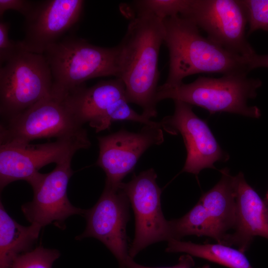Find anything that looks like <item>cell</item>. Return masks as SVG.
I'll return each mask as SVG.
<instances>
[{"instance_id": "6da1fadb", "label": "cell", "mask_w": 268, "mask_h": 268, "mask_svg": "<svg viewBox=\"0 0 268 268\" xmlns=\"http://www.w3.org/2000/svg\"><path fill=\"white\" fill-rule=\"evenodd\" d=\"M164 36L163 20L152 14H142L131 19L117 45V78L125 85L126 99L139 106L142 114L149 119L157 114L158 57Z\"/></svg>"}, {"instance_id": "7a4b0ae2", "label": "cell", "mask_w": 268, "mask_h": 268, "mask_svg": "<svg viewBox=\"0 0 268 268\" xmlns=\"http://www.w3.org/2000/svg\"><path fill=\"white\" fill-rule=\"evenodd\" d=\"M163 43L169 56L167 79L161 86L173 87L198 73H248V60L201 35L197 26L180 15L163 20Z\"/></svg>"}, {"instance_id": "3957f363", "label": "cell", "mask_w": 268, "mask_h": 268, "mask_svg": "<svg viewBox=\"0 0 268 268\" xmlns=\"http://www.w3.org/2000/svg\"><path fill=\"white\" fill-rule=\"evenodd\" d=\"M43 55L52 77V95L65 98L88 79L119 73L118 46L105 48L69 34L49 46Z\"/></svg>"}, {"instance_id": "277c9868", "label": "cell", "mask_w": 268, "mask_h": 268, "mask_svg": "<svg viewBox=\"0 0 268 268\" xmlns=\"http://www.w3.org/2000/svg\"><path fill=\"white\" fill-rule=\"evenodd\" d=\"M248 74L232 73L218 78L200 76L188 84L170 87L159 86L156 100L159 102L171 99L201 107L210 114L227 112L259 118L261 116L260 109L248 105L247 102L257 96L262 81L249 77Z\"/></svg>"}, {"instance_id": "5b68a950", "label": "cell", "mask_w": 268, "mask_h": 268, "mask_svg": "<svg viewBox=\"0 0 268 268\" xmlns=\"http://www.w3.org/2000/svg\"><path fill=\"white\" fill-rule=\"evenodd\" d=\"M52 77L43 54L22 50L1 66L0 114L2 121L19 115L51 96Z\"/></svg>"}, {"instance_id": "8992f818", "label": "cell", "mask_w": 268, "mask_h": 268, "mask_svg": "<svg viewBox=\"0 0 268 268\" xmlns=\"http://www.w3.org/2000/svg\"><path fill=\"white\" fill-rule=\"evenodd\" d=\"M85 132L64 99L52 95L19 115L2 121L0 145L27 144L37 139H59Z\"/></svg>"}, {"instance_id": "52a82bcc", "label": "cell", "mask_w": 268, "mask_h": 268, "mask_svg": "<svg viewBox=\"0 0 268 268\" xmlns=\"http://www.w3.org/2000/svg\"><path fill=\"white\" fill-rule=\"evenodd\" d=\"M179 15L231 53L247 59L256 53L247 39L248 18L241 0H189Z\"/></svg>"}, {"instance_id": "ba28073f", "label": "cell", "mask_w": 268, "mask_h": 268, "mask_svg": "<svg viewBox=\"0 0 268 268\" xmlns=\"http://www.w3.org/2000/svg\"><path fill=\"white\" fill-rule=\"evenodd\" d=\"M90 145L87 132L44 143L0 145V191L17 180L29 183L40 173L41 168L71 160L78 150Z\"/></svg>"}, {"instance_id": "9c48e42d", "label": "cell", "mask_w": 268, "mask_h": 268, "mask_svg": "<svg viewBox=\"0 0 268 268\" xmlns=\"http://www.w3.org/2000/svg\"><path fill=\"white\" fill-rule=\"evenodd\" d=\"M156 178V172L150 168L119 186L128 196L135 216L134 238L129 252L133 259L147 246L172 239L169 221L162 211L161 190Z\"/></svg>"}, {"instance_id": "30bf717a", "label": "cell", "mask_w": 268, "mask_h": 268, "mask_svg": "<svg viewBox=\"0 0 268 268\" xmlns=\"http://www.w3.org/2000/svg\"><path fill=\"white\" fill-rule=\"evenodd\" d=\"M129 199L120 188L105 185L95 204L85 209L86 221L84 232L75 237L96 238L110 250L119 263L118 268H126L130 257L126 227L129 220Z\"/></svg>"}, {"instance_id": "8fae6325", "label": "cell", "mask_w": 268, "mask_h": 268, "mask_svg": "<svg viewBox=\"0 0 268 268\" xmlns=\"http://www.w3.org/2000/svg\"><path fill=\"white\" fill-rule=\"evenodd\" d=\"M71 160L56 164L50 173H39L30 183L33 191L32 200L21 206L25 218L42 227L50 224L66 228V220L73 215H81L83 209L68 200L67 188L73 174Z\"/></svg>"}, {"instance_id": "7c38bea8", "label": "cell", "mask_w": 268, "mask_h": 268, "mask_svg": "<svg viewBox=\"0 0 268 268\" xmlns=\"http://www.w3.org/2000/svg\"><path fill=\"white\" fill-rule=\"evenodd\" d=\"M174 101L173 115L159 122L161 128L169 134L182 135L187 158L182 172L196 175L204 168H215L217 161H226L229 156L220 147L207 123L197 116L192 105Z\"/></svg>"}, {"instance_id": "4fadbf2b", "label": "cell", "mask_w": 268, "mask_h": 268, "mask_svg": "<svg viewBox=\"0 0 268 268\" xmlns=\"http://www.w3.org/2000/svg\"><path fill=\"white\" fill-rule=\"evenodd\" d=\"M84 3L82 0L35 1L24 17L25 35L20 41L22 49L43 54L49 46L72 34L81 18Z\"/></svg>"}, {"instance_id": "5bb4252c", "label": "cell", "mask_w": 268, "mask_h": 268, "mask_svg": "<svg viewBox=\"0 0 268 268\" xmlns=\"http://www.w3.org/2000/svg\"><path fill=\"white\" fill-rule=\"evenodd\" d=\"M97 138L99 152L96 164L105 173V185L118 188L142 154L149 147L163 142L164 135L158 122L144 125L137 133L121 129Z\"/></svg>"}, {"instance_id": "9a60e30c", "label": "cell", "mask_w": 268, "mask_h": 268, "mask_svg": "<svg viewBox=\"0 0 268 268\" xmlns=\"http://www.w3.org/2000/svg\"><path fill=\"white\" fill-rule=\"evenodd\" d=\"M234 180L236 202L235 231L227 234L220 244L236 246L244 253L254 237L268 239V205L248 184L242 172L234 176Z\"/></svg>"}, {"instance_id": "2e32d148", "label": "cell", "mask_w": 268, "mask_h": 268, "mask_svg": "<svg viewBox=\"0 0 268 268\" xmlns=\"http://www.w3.org/2000/svg\"><path fill=\"white\" fill-rule=\"evenodd\" d=\"M64 99L78 122L82 126L85 123L90 126L116 102L126 99L125 87L118 78L102 80L90 87L84 84Z\"/></svg>"}, {"instance_id": "e0dca14e", "label": "cell", "mask_w": 268, "mask_h": 268, "mask_svg": "<svg viewBox=\"0 0 268 268\" xmlns=\"http://www.w3.org/2000/svg\"><path fill=\"white\" fill-rule=\"evenodd\" d=\"M221 178L211 189L202 195L200 201L206 211L219 237V242L234 229L236 221V193L234 176L229 170L220 171Z\"/></svg>"}, {"instance_id": "ac0fdd59", "label": "cell", "mask_w": 268, "mask_h": 268, "mask_svg": "<svg viewBox=\"0 0 268 268\" xmlns=\"http://www.w3.org/2000/svg\"><path fill=\"white\" fill-rule=\"evenodd\" d=\"M42 227L35 223L25 226L17 223L0 202V268H11L20 255L32 250Z\"/></svg>"}, {"instance_id": "d6986e66", "label": "cell", "mask_w": 268, "mask_h": 268, "mask_svg": "<svg viewBox=\"0 0 268 268\" xmlns=\"http://www.w3.org/2000/svg\"><path fill=\"white\" fill-rule=\"evenodd\" d=\"M166 252L184 253L228 268H253L244 253L222 244H196L170 239Z\"/></svg>"}, {"instance_id": "ffe728a7", "label": "cell", "mask_w": 268, "mask_h": 268, "mask_svg": "<svg viewBox=\"0 0 268 268\" xmlns=\"http://www.w3.org/2000/svg\"><path fill=\"white\" fill-rule=\"evenodd\" d=\"M171 239L180 240L187 235L207 236L218 243L219 237L201 202L197 203L185 215L169 221Z\"/></svg>"}, {"instance_id": "44dd1931", "label": "cell", "mask_w": 268, "mask_h": 268, "mask_svg": "<svg viewBox=\"0 0 268 268\" xmlns=\"http://www.w3.org/2000/svg\"><path fill=\"white\" fill-rule=\"evenodd\" d=\"M189 0H139L121 7L126 16L132 19L138 15L149 14L164 19L181 14Z\"/></svg>"}, {"instance_id": "7402d4cb", "label": "cell", "mask_w": 268, "mask_h": 268, "mask_svg": "<svg viewBox=\"0 0 268 268\" xmlns=\"http://www.w3.org/2000/svg\"><path fill=\"white\" fill-rule=\"evenodd\" d=\"M126 99H122L113 106L99 120L90 126L96 133L109 129L112 123L118 121H131L143 124L144 125H155L158 122L134 111L129 105Z\"/></svg>"}, {"instance_id": "603a6c76", "label": "cell", "mask_w": 268, "mask_h": 268, "mask_svg": "<svg viewBox=\"0 0 268 268\" xmlns=\"http://www.w3.org/2000/svg\"><path fill=\"white\" fill-rule=\"evenodd\" d=\"M60 256V252L56 249L39 246L16 258L11 268H52Z\"/></svg>"}, {"instance_id": "cb8c5ba5", "label": "cell", "mask_w": 268, "mask_h": 268, "mask_svg": "<svg viewBox=\"0 0 268 268\" xmlns=\"http://www.w3.org/2000/svg\"><path fill=\"white\" fill-rule=\"evenodd\" d=\"M247 13L249 36L257 30L268 32V0H241Z\"/></svg>"}, {"instance_id": "d4e9b609", "label": "cell", "mask_w": 268, "mask_h": 268, "mask_svg": "<svg viewBox=\"0 0 268 268\" xmlns=\"http://www.w3.org/2000/svg\"><path fill=\"white\" fill-rule=\"evenodd\" d=\"M10 23L0 21V66L22 50L20 41H15L8 37Z\"/></svg>"}, {"instance_id": "484cf974", "label": "cell", "mask_w": 268, "mask_h": 268, "mask_svg": "<svg viewBox=\"0 0 268 268\" xmlns=\"http://www.w3.org/2000/svg\"><path fill=\"white\" fill-rule=\"evenodd\" d=\"M34 2L27 0H0V20L8 10L16 11L25 17L31 10Z\"/></svg>"}, {"instance_id": "4316f807", "label": "cell", "mask_w": 268, "mask_h": 268, "mask_svg": "<svg viewBox=\"0 0 268 268\" xmlns=\"http://www.w3.org/2000/svg\"><path fill=\"white\" fill-rule=\"evenodd\" d=\"M195 265V262L192 256L188 255L181 256L178 261V263L175 266L169 267H149L144 266L136 263L134 259L130 257L127 260L126 268H192ZM199 268H210L208 265H205Z\"/></svg>"}, {"instance_id": "83f0119b", "label": "cell", "mask_w": 268, "mask_h": 268, "mask_svg": "<svg viewBox=\"0 0 268 268\" xmlns=\"http://www.w3.org/2000/svg\"><path fill=\"white\" fill-rule=\"evenodd\" d=\"M248 67L250 71L257 68H268V54H255L248 59Z\"/></svg>"}, {"instance_id": "f1b7e54d", "label": "cell", "mask_w": 268, "mask_h": 268, "mask_svg": "<svg viewBox=\"0 0 268 268\" xmlns=\"http://www.w3.org/2000/svg\"><path fill=\"white\" fill-rule=\"evenodd\" d=\"M264 201L265 203L268 205V191L266 194Z\"/></svg>"}]
</instances>
